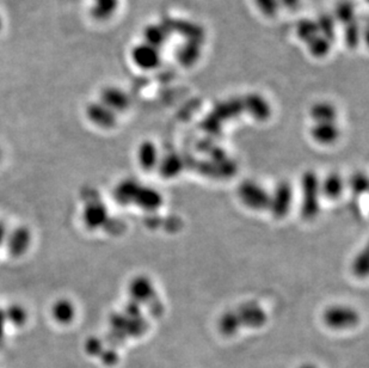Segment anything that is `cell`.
<instances>
[{
  "instance_id": "6da1fadb",
  "label": "cell",
  "mask_w": 369,
  "mask_h": 368,
  "mask_svg": "<svg viewBox=\"0 0 369 368\" xmlns=\"http://www.w3.org/2000/svg\"><path fill=\"white\" fill-rule=\"evenodd\" d=\"M301 206L300 214L305 220H313L321 211V180L315 171H306L301 176Z\"/></svg>"
},
{
  "instance_id": "7a4b0ae2",
  "label": "cell",
  "mask_w": 369,
  "mask_h": 368,
  "mask_svg": "<svg viewBox=\"0 0 369 368\" xmlns=\"http://www.w3.org/2000/svg\"><path fill=\"white\" fill-rule=\"evenodd\" d=\"M323 322L332 330H348L354 328L360 322L359 312L352 307L335 304L326 307L323 312Z\"/></svg>"
},
{
  "instance_id": "3957f363",
  "label": "cell",
  "mask_w": 369,
  "mask_h": 368,
  "mask_svg": "<svg viewBox=\"0 0 369 368\" xmlns=\"http://www.w3.org/2000/svg\"><path fill=\"white\" fill-rule=\"evenodd\" d=\"M237 195L246 209L251 211H268L270 191H268L256 181L248 180L241 183L237 189Z\"/></svg>"
},
{
  "instance_id": "277c9868",
  "label": "cell",
  "mask_w": 369,
  "mask_h": 368,
  "mask_svg": "<svg viewBox=\"0 0 369 368\" xmlns=\"http://www.w3.org/2000/svg\"><path fill=\"white\" fill-rule=\"evenodd\" d=\"M294 191L287 181L277 183L274 191L270 193L268 211L276 219H283L290 211L293 204Z\"/></svg>"
},
{
  "instance_id": "5b68a950",
  "label": "cell",
  "mask_w": 369,
  "mask_h": 368,
  "mask_svg": "<svg viewBox=\"0 0 369 368\" xmlns=\"http://www.w3.org/2000/svg\"><path fill=\"white\" fill-rule=\"evenodd\" d=\"M128 294L130 302L141 304H150L157 302L156 286L148 276L137 275L129 281Z\"/></svg>"
},
{
  "instance_id": "8992f818",
  "label": "cell",
  "mask_w": 369,
  "mask_h": 368,
  "mask_svg": "<svg viewBox=\"0 0 369 368\" xmlns=\"http://www.w3.org/2000/svg\"><path fill=\"white\" fill-rule=\"evenodd\" d=\"M161 23L164 24L170 34L174 31L179 35L183 36L186 41H192L197 43H203L206 39L205 29L200 24L186 21V19H176V18L165 17Z\"/></svg>"
},
{
  "instance_id": "52a82bcc",
  "label": "cell",
  "mask_w": 369,
  "mask_h": 368,
  "mask_svg": "<svg viewBox=\"0 0 369 368\" xmlns=\"http://www.w3.org/2000/svg\"><path fill=\"white\" fill-rule=\"evenodd\" d=\"M81 219L88 230H99L109 222V211L101 200L91 199L85 204Z\"/></svg>"
},
{
  "instance_id": "ba28073f",
  "label": "cell",
  "mask_w": 369,
  "mask_h": 368,
  "mask_svg": "<svg viewBox=\"0 0 369 368\" xmlns=\"http://www.w3.org/2000/svg\"><path fill=\"white\" fill-rule=\"evenodd\" d=\"M130 58L134 65L143 71H152L159 67L161 62V55L159 49L141 42L134 46L130 52Z\"/></svg>"
},
{
  "instance_id": "9c48e42d",
  "label": "cell",
  "mask_w": 369,
  "mask_h": 368,
  "mask_svg": "<svg viewBox=\"0 0 369 368\" xmlns=\"http://www.w3.org/2000/svg\"><path fill=\"white\" fill-rule=\"evenodd\" d=\"M32 235L26 226H19L8 232L5 245L12 258H22L32 246Z\"/></svg>"
},
{
  "instance_id": "30bf717a",
  "label": "cell",
  "mask_w": 369,
  "mask_h": 368,
  "mask_svg": "<svg viewBox=\"0 0 369 368\" xmlns=\"http://www.w3.org/2000/svg\"><path fill=\"white\" fill-rule=\"evenodd\" d=\"M85 115L91 124L101 129H112L117 124V115L99 101L86 106Z\"/></svg>"
},
{
  "instance_id": "8fae6325",
  "label": "cell",
  "mask_w": 369,
  "mask_h": 368,
  "mask_svg": "<svg viewBox=\"0 0 369 368\" xmlns=\"http://www.w3.org/2000/svg\"><path fill=\"white\" fill-rule=\"evenodd\" d=\"M98 101L109 108L110 110L114 111L116 115L125 113L130 107V98H129L128 93H126L125 90L117 86H112V85L103 88L99 93Z\"/></svg>"
},
{
  "instance_id": "7c38bea8",
  "label": "cell",
  "mask_w": 369,
  "mask_h": 368,
  "mask_svg": "<svg viewBox=\"0 0 369 368\" xmlns=\"http://www.w3.org/2000/svg\"><path fill=\"white\" fill-rule=\"evenodd\" d=\"M241 327L246 328H262L267 323V312L257 302H248L241 304L236 310Z\"/></svg>"
},
{
  "instance_id": "4fadbf2b",
  "label": "cell",
  "mask_w": 369,
  "mask_h": 368,
  "mask_svg": "<svg viewBox=\"0 0 369 368\" xmlns=\"http://www.w3.org/2000/svg\"><path fill=\"white\" fill-rule=\"evenodd\" d=\"M243 109L246 111L254 120L267 121L272 116V107L267 98L261 93H250L241 98Z\"/></svg>"
},
{
  "instance_id": "5bb4252c",
  "label": "cell",
  "mask_w": 369,
  "mask_h": 368,
  "mask_svg": "<svg viewBox=\"0 0 369 368\" xmlns=\"http://www.w3.org/2000/svg\"><path fill=\"white\" fill-rule=\"evenodd\" d=\"M313 142L323 146L334 145L341 138V128L337 122H315L310 129Z\"/></svg>"
},
{
  "instance_id": "9a60e30c",
  "label": "cell",
  "mask_w": 369,
  "mask_h": 368,
  "mask_svg": "<svg viewBox=\"0 0 369 368\" xmlns=\"http://www.w3.org/2000/svg\"><path fill=\"white\" fill-rule=\"evenodd\" d=\"M137 160L139 166L145 171L156 170L161 160V155L156 144L151 140L141 142L137 150Z\"/></svg>"
},
{
  "instance_id": "2e32d148",
  "label": "cell",
  "mask_w": 369,
  "mask_h": 368,
  "mask_svg": "<svg viewBox=\"0 0 369 368\" xmlns=\"http://www.w3.org/2000/svg\"><path fill=\"white\" fill-rule=\"evenodd\" d=\"M50 315L55 323L60 325H70L76 320V304L66 298L58 299L50 307Z\"/></svg>"
},
{
  "instance_id": "e0dca14e",
  "label": "cell",
  "mask_w": 369,
  "mask_h": 368,
  "mask_svg": "<svg viewBox=\"0 0 369 368\" xmlns=\"http://www.w3.org/2000/svg\"><path fill=\"white\" fill-rule=\"evenodd\" d=\"M133 204L140 209H145V211L153 212V211L161 209V204H163V196L154 188L140 184Z\"/></svg>"
},
{
  "instance_id": "ac0fdd59",
  "label": "cell",
  "mask_w": 369,
  "mask_h": 368,
  "mask_svg": "<svg viewBox=\"0 0 369 368\" xmlns=\"http://www.w3.org/2000/svg\"><path fill=\"white\" fill-rule=\"evenodd\" d=\"M347 188L346 180L337 173H331L321 180V193L326 199L337 200Z\"/></svg>"
},
{
  "instance_id": "d6986e66",
  "label": "cell",
  "mask_w": 369,
  "mask_h": 368,
  "mask_svg": "<svg viewBox=\"0 0 369 368\" xmlns=\"http://www.w3.org/2000/svg\"><path fill=\"white\" fill-rule=\"evenodd\" d=\"M338 111L328 101H319L310 108V117L313 122H337Z\"/></svg>"
},
{
  "instance_id": "ffe728a7",
  "label": "cell",
  "mask_w": 369,
  "mask_h": 368,
  "mask_svg": "<svg viewBox=\"0 0 369 368\" xmlns=\"http://www.w3.org/2000/svg\"><path fill=\"white\" fill-rule=\"evenodd\" d=\"M169 36V30L161 22L158 24H148L143 29V42L158 49L168 42Z\"/></svg>"
},
{
  "instance_id": "44dd1931",
  "label": "cell",
  "mask_w": 369,
  "mask_h": 368,
  "mask_svg": "<svg viewBox=\"0 0 369 368\" xmlns=\"http://www.w3.org/2000/svg\"><path fill=\"white\" fill-rule=\"evenodd\" d=\"M201 43L186 41L179 48L177 49V60L182 66L192 67L196 65L201 58L202 49Z\"/></svg>"
},
{
  "instance_id": "7402d4cb",
  "label": "cell",
  "mask_w": 369,
  "mask_h": 368,
  "mask_svg": "<svg viewBox=\"0 0 369 368\" xmlns=\"http://www.w3.org/2000/svg\"><path fill=\"white\" fill-rule=\"evenodd\" d=\"M218 329L223 336H228V338L239 333L241 324L236 310L225 311L223 315L219 317Z\"/></svg>"
},
{
  "instance_id": "603a6c76",
  "label": "cell",
  "mask_w": 369,
  "mask_h": 368,
  "mask_svg": "<svg viewBox=\"0 0 369 368\" xmlns=\"http://www.w3.org/2000/svg\"><path fill=\"white\" fill-rule=\"evenodd\" d=\"M157 169L161 171V175L164 178L177 177L183 170L182 158L177 155H169L159 160V164Z\"/></svg>"
},
{
  "instance_id": "cb8c5ba5",
  "label": "cell",
  "mask_w": 369,
  "mask_h": 368,
  "mask_svg": "<svg viewBox=\"0 0 369 368\" xmlns=\"http://www.w3.org/2000/svg\"><path fill=\"white\" fill-rule=\"evenodd\" d=\"M139 186L140 184L135 182L134 180H125V181L119 183L115 189V197L117 202L123 204V206L133 204Z\"/></svg>"
},
{
  "instance_id": "d4e9b609",
  "label": "cell",
  "mask_w": 369,
  "mask_h": 368,
  "mask_svg": "<svg viewBox=\"0 0 369 368\" xmlns=\"http://www.w3.org/2000/svg\"><path fill=\"white\" fill-rule=\"evenodd\" d=\"M336 23H341L343 26H347L349 23L356 21L355 4L350 0H341L335 6L334 14Z\"/></svg>"
},
{
  "instance_id": "484cf974",
  "label": "cell",
  "mask_w": 369,
  "mask_h": 368,
  "mask_svg": "<svg viewBox=\"0 0 369 368\" xmlns=\"http://www.w3.org/2000/svg\"><path fill=\"white\" fill-rule=\"evenodd\" d=\"M243 111L244 109H243L241 98H236V99H231V101L218 104L214 110V116L218 120H227L230 117L239 115Z\"/></svg>"
},
{
  "instance_id": "4316f807",
  "label": "cell",
  "mask_w": 369,
  "mask_h": 368,
  "mask_svg": "<svg viewBox=\"0 0 369 368\" xmlns=\"http://www.w3.org/2000/svg\"><path fill=\"white\" fill-rule=\"evenodd\" d=\"M5 317H6V322L8 324L14 325L16 328H21L27 324L29 320V313L26 307L21 305V304H11L9 307L4 309Z\"/></svg>"
},
{
  "instance_id": "83f0119b",
  "label": "cell",
  "mask_w": 369,
  "mask_h": 368,
  "mask_svg": "<svg viewBox=\"0 0 369 368\" xmlns=\"http://www.w3.org/2000/svg\"><path fill=\"white\" fill-rule=\"evenodd\" d=\"M306 46L313 58L323 59L328 57L331 52L332 42L318 34L315 39H312L308 43H306Z\"/></svg>"
},
{
  "instance_id": "f1b7e54d",
  "label": "cell",
  "mask_w": 369,
  "mask_h": 368,
  "mask_svg": "<svg viewBox=\"0 0 369 368\" xmlns=\"http://www.w3.org/2000/svg\"><path fill=\"white\" fill-rule=\"evenodd\" d=\"M317 27L319 35L324 36L325 39L334 42L336 39V27L337 23L335 21L332 14H321L316 19Z\"/></svg>"
},
{
  "instance_id": "f546056e",
  "label": "cell",
  "mask_w": 369,
  "mask_h": 368,
  "mask_svg": "<svg viewBox=\"0 0 369 368\" xmlns=\"http://www.w3.org/2000/svg\"><path fill=\"white\" fill-rule=\"evenodd\" d=\"M318 34L319 31L317 27L316 19L303 18V19H300L297 24V36L299 40L303 41V43H308Z\"/></svg>"
},
{
  "instance_id": "4dcf8cb0",
  "label": "cell",
  "mask_w": 369,
  "mask_h": 368,
  "mask_svg": "<svg viewBox=\"0 0 369 368\" xmlns=\"http://www.w3.org/2000/svg\"><path fill=\"white\" fill-rule=\"evenodd\" d=\"M92 14L98 19L112 17L119 6V0H92Z\"/></svg>"
},
{
  "instance_id": "1f68e13d",
  "label": "cell",
  "mask_w": 369,
  "mask_h": 368,
  "mask_svg": "<svg viewBox=\"0 0 369 368\" xmlns=\"http://www.w3.org/2000/svg\"><path fill=\"white\" fill-rule=\"evenodd\" d=\"M361 40V27L357 21L344 26V41L349 48H356Z\"/></svg>"
},
{
  "instance_id": "d6a6232c",
  "label": "cell",
  "mask_w": 369,
  "mask_h": 368,
  "mask_svg": "<svg viewBox=\"0 0 369 368\" xmlns=\"http://www.w3.org/2000/svg\"><path fill=\"white\" fill-rule=\"evenodd\" d=\"M258 11L267 18H274L277 16L281 6L279 0H254Z\"/></svg>"
},
{
  "instance_id": "836d02e7",
  "label": "cell",
  "mask_w": 369,
  "mask_h": 368,
  "mask_svg": "<svg viewBox=\"0 0 369 368\" xmlns=\"http://www.w3.org/2000/svg\"><path fill=\"white\" fill-rule=\"evenodd\" d=\"M352 273L357 278H366L368 274V253L367 250H363L357 253V256L354 258L352 266Z\"/></svg>"
},
{
  "instance_id": "e575fe53",
  "label": "cell",
  "mask_w": 369,
  "mask_h": 368,
  "mask_svg": "<svg viewBox=\"0 0 369 368\" xmlns=\"http://www.w3.org/2000/svg\"><path fill=\"white\" fill-rule=\"evenodd\" d=\"M85 351L90 356H99L104 349V343L98 338H89L84 345Z\"/></svg>"
},
{
  "instance_id": "d590c367",
  "label": "cell",
  "mask_w": 369,
  "mask_h": 368,
  "mask_svg": "<svg viewBox=\"0 0 369 368\" xmlns=\"http://www.w3.org/2000/svg\"><path fill=\"white\" fill-rule=\"evenodd\" d=\"M349 184H350L352 191H355V193L362 194L363 191H367L368 180H367V176H366L365 173H356L352 176Z\"/></svg>"
},
{
  "instance_id": "8d00e7d4",
  "label": "cell",
  "mask_w": 369,
  "mask_h": 368,
  "mask_svg": "<svg viewBox=\"0 0 369 368\" xmlns=\"http://www.w3.org/2000/svg\"><path fill=\"white\" fill-rule=\"evenodd\" d=\"M98 358L102 360L103 364L107 365V366H114V365L117 364L119 360H120L117 351H116L112 347V348H104Z\"/></svg>"
},
{
  "instance_id": "74e56055",
  "label": "cell",
  "mask_w": 369,
  "mask_h": 368,
  "mask_svg": "<svg viewBox=\"0 0 369 368\" xmlns=\"http://www.w3.org/2000/svg\"><path fill=\"white\" fill-rule=\"evenodd\" d=\"M279 4L287 10H297L300 6V0H279Z\"/></svg>"
},
{
  "instance_id": "f35d334b",
  "label": "cell",
  "mask_w": 369,
  "mask_h": 368,
  "mask_svg": "<svg viewBox=\"0 0 369 368\" xmlns=\"http://www.w3.org/2000/svg\"><path fill=\"white\" fill-rule=\"evenodd\" d=\"M6 325H8V322H6V317H5L4 309L0 307V341L4 338Z\"/></svg>"
},
{
  "instance_id": "ab89813d",
  "label": "cell",
  "mask_w": 369,
  "mask_h": 368,
  "mask_svg": "<svg viewBox=\"0 0 369 368\" xmlns=\"http://www.w3.org/2000/svg\"><path fill=\"white\" fill-rule=\"evenodd\" d=\"M6 235H8V230L5 227L3 222H0V248L5 244V240H6Z\"/></svg>"
},
{
  "instance_id": "60d3db41",
  "label": "cell",
  "mask_w": 369,
  "mask_h": 368,
  "mask_svg": "<svg viewBox=\"0 0 369 368\" xmlns=\"http://www.w3.org/2000/svg\"><path fill=\"white\" fill-rule=\"evenodd\" d=\"M299 368H317L315 365L311 364V362H306V364H303Z\"/></svg>"
},
{
  "instance_id": "b9f144b4",
  "label": "cell",
  "mask_w": 369,
  "mask_h": 368,
  "mask_svg": "<svg viewBox=\"0 0 369 368\" xmlns=\"http://www.w3.org/2000/svg\"><path fill=\"white\" fill-rule=\"evenodd\" d=\"M1 159H3V152L0 150V162H1Z\"/></svg>"
},
{
  "instance_id": "7bdbcfd3",
  "label": "cell",
  "mask_w": 369,
  "mask_h": 368,
  "mask_svg": "<svg viewBox=\"0 0 369 368\" xmlns=\"http://www.w3.org/2000/svg\"><path fill=\"white\" fill-rule=\"evenodd\" d=\"M1 26H3V22H1V18H0V29H1Z\"/></svg>"
}]
</instances>
